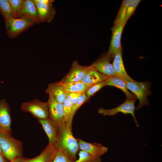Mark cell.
Wrapping results in <instances>:
<instances>
[{
	"instance_id": "cell-12",
	"label": "cell",
	"mask_w": 162,
	"mask_h": 162,
	"mask_svg": "<svg viewBox=\"0 0 162 162\" xmlns=\"http://www.w3.org/2000/svg\"><path fill=\"white\" fill-rule=\"evenodd\" d=\"M88 67L80 64L77 61H74L69 72L59 82L63 84L81 81Z\"/></svg>"
},
{
	"instance_id": "cell-10",
	"label": "cell",
	"mask_w": 162,
	"mask_h": 162,
	"mask_svg": "<svg viewBox=\"0 0 162 162\" xmlns=\"http://www.w3.org/2000/svg\"><path fill=\"white\" fill-rule=\"evenodd\" d=\"M57 149L54 145L48 144L40 154L32 158H18L14 162H52Z\"/></svg>"
},
{
	"instance_id": "cell-34",
	"label": "cell",
	"mask_w": 162,
	"mask_h": 162,
	"mask_svg": "<svg viewBox=\"0 0 162 162\" xmlns=\"http://www.w3.org/2000/svg\"><path fill=\"white\" fill-rule=\"evenodd\" d=\"M10 162H14L13 160H12Z\"/></svg>"
},
{
	"instance_id": "cell-4",
	"label": "cell",
	"mask_w": 162,
	"mask_h": 162,
	"mask_svg": "<svg viewBox=\"0 0 162 162\" xmlns=\"http://www.w3.org/2000/svg\"><path fill=\"white\" fill-rule=\"evenodd\" d=\"M4 20L7 28L8 35L9 37L13 38L17 37L36 23L32 19L24 17L15 18L8 16Z\"/></svg>"
},
{
	"instance_id": "cell-7",
	"label": "cell",
	"mask_w": 162,
	"mask_h": 162,
	"mask_svg": "<svg viewBox=\"0 0 162 162\" xmlns=\"http://www.w3.org/2000/svg\"><path fill=\"white\" fill-rule=\"evenodd\" d=\"M40 23H50L56 14L55 8L52 4L53 0H34Z\"/></svg>"
},
{
	"instance_id": "cell-8",
	"label": "cell",
	"mask_w": 162,
	"mask_h": 162,
	"mask_svg": "<svg viewBox=\"0 0 162 162\" xmlns=\"http://www.w3.org/2000/svg\"><path fill=\"white\" fill-rule=\"evenodd\" d=\"M108 51L103 53L101 56L91 65L100 73L109 77L119 78L114 69L112 64L110 63L112 59Z\"/></svg>"
},
{
	"instance_id": "cell-19",
	"label": "cell",
	"mask_w": 162,
	"mask_h": 162,
	"mask_svg": "<svg viewBox=\"0 0 162 162\" xmlns=\"http://www.w3.org/2000/svg\"><path fill=\"white\" fill-rule=\"evenodd\" d=\"M45 92L53 96L57 101L61 103H63L66 98V93L63 85L59 82L49 84Z\"/></svg>"
},
{
	"instance_id": "cell-21",
	"label": "cell",
	"mask_w": 162,
	"mask_h": 162,
	"mask_svg": "<svg viewBox=\"0 0 162 162\" xmlns=\"http://www.w3.org/2000/svg\"><path fill=\"white\" fill-rule=\"evenodd\" d=\"M62 84L65 93L68 92L85 93L90 87L81 81Z\"/></svg>"
},
{
	"instance_id": "cell-3",
	"label": "cell",
	"mask_w": 162,
	"mask_h": 162,
	"mask_svg": "<svg viewBox=\"0 0 162 162\" xmlns=\"http://www.w3.org/2000/svg\"><path fill=\"white\" fill-rule=\"evenodd\" d=\"M151 83L149 81L140 82L134 80L126 83L128 90L131 91L139 100V105L136 107L138 110L144 106L149 105L148 96L152 94L150 90Z\"/></svg>"
},
{
	"instance_id": "cell-13",
	"label": "cell",
	"mask_w": 162,
	"mask_h": 162,
	"mask_svg": "<svg viewBox=\"0 0 162 162\" xmlns=\"http://www.w3.org/2000/svg\"><path fill=\"white\" fill-rule=\"evenodd\" d=\"M77 140L80 150L86 152L95 157L101 158L108 151L107 147L100 143L87 142L80 138H78Z\"/></svg>"
},
{
	"instance_id": "cell-29",
	"label": "cell",
	"mask_w": 162,
	"mask_h": 162,
	"mask_svg": "<svg viewBox=\"0 0 162 162\" xmlns=\"http://www.w3.org/2000/svg\"><path fill=\"white\" fill-rule=\"evenodd\" d=\"M106 80L95 84L90 86L85 93L87 97L89 98L104 87L106 86Z\"/></svg>"
},
{
	"instance_id": "cell-31",
	"label": "cell",
	"mask_w": 162,
	"mask_h": 162,
	"mask_svg": "<svg viewBox=\"0 0 162 162\" xmlns=\"http://www.w3.org/2000/svg\"><path fill=\"white\" fill-rule=\"evenodd\" d=\"M82 94L80 92H67L66 93V97L74 105L77 102Z\"/></svg>"
},
{
	"instance_id": "cell-23",
	"label": "cell",
	"mask_w": 162,
	"mask_h": 162,
	"mask_svg": "<svg viewBox=\"0 0 162 162\" xmlns=\"http://www.w3.org/2000/svg\"><path fill=\"white\" fill-rule=\"evenodd\" d=\"M64 122L72 128V123L70 118L73 104L66 98L63 103Z\"/></svg>"
},
{
	"instance_id": "cell-5",
	"label": "cell",
	"mask_w": 162,
	"mask_h": 162,
	"mask_svg": "<svg viewBox=\"0 0 162 162\" xmlns=\"http://www.w3.org/2000/svg\"><path fill=\"white\" fill-rule=\"evenodd\" d=\"M137 99H126L119 106L110 109H105L100 108L98 109V112L103 116H113L119 112L125 115L130 114L133 118L136 127H139L140 124L136 118L134 114L135 111L136 110L135 104Z\"/></svg>"
},
{
	"instance_id": "cell-16",
	"label": "cell",
	"mask_w": 162,
	"mask_h": 162,
	"mask_svg": "<svg viewBox=\"0 0 162 162\" xmlns=\"http://www.w3.org/2000/svg\"><path fill=\"white\" fill-rule=\"evenodd\" d=\"M38 120L48 137V144L54 145L58 133V126L56 123L50 118Z\"/></svg>"
},
{
	"instance_id": "cell-25",
	"label": "cell",
	"mask_w": 162,
	"mask_h": 162,
	"mask_svg": "<svg viewBox=\"0 0 162 162\" xmlns=\"http://www.w3.org/2000/svg\"><path fill=\"white\" fill-rule=\"evenodd\" d=\"M141 1L140 0H131L128 4L123 23L125 25L128 20L134 14L135 10L140 3Z\"/></svg>"
},
{
	"instance_id": "cell-9",
	"label": "cell",
	"mask_w": 162,
	"mask_h": 162,
	"mask_svg": "<svg viewBox=\"0 0 162 162\" xmlns=\"http://www.w3.org/2000/svg\"><path fill=\"white\" fill-rule=\"evenodd\" d=\"M10 108L5 99L0 100V131L11 135Z\"/></svg>"
},
{
	"instance_id": "cell-2",
	"label": "cell",
	"mask_w": 162,
	"mask_h": 162,
	"mask_svg": "<svg viewBox=\"0 0 162 162\" xmlns=\"http://www.w3.org/2000/svg\"><path fill=\"white\" fill-rule=\"evenodd\" d=\"M0 145L2 153L8 161L22 157L23 143L11 135L0 131Z\"/></svg>"
},
{
	"instance_id": "cell-27",
	"label": "cell",
	"mask_w": 162,
	"mask_h": 162,
	"mask_svg": "<svg viewBox=\"0 0 162 162\" xmlns=\"http://www.w3.org/2000/svg\"><path fill=\"white\" fill-rule=\"evenodd\" d=\"M88 99L85 93H82L79 97L76 103L73 105L70 118V122L72 123L74 117L76 112L80 106L88 100Z\"/></svg>"
},
{
	"instance_id": "cell-33",
	"label": "cell",
	"mask_w": 162,
	"mask_h": 162,
	"mask_svg": "<svg viewBox=\"0 0 162 162\" xmlns=\"http://www.w3.org/2000/svg\"><path fill=\"white\" fill-rule=\"evenodd\" d=\"M0 154H3L2 151V149L0 145Z\"/></svg>"
},
{
	"instance_id": "cell-26",
	"label": "cell",
	"mask_w": 162,
	"mask_h": 162,
	"mask_svg": "<svg viewBox=\"0 0 162 162\" xmlns=\"http://www.w3.org/2000/svg\"><path fill=\"white\" fill-rule=\"evenodd\" d=\"M0 11L4 19L8 16L15 18L8 0H0Z\"/></svg>"
},
{
	"instance_id": "cell-30",
	"label": "cell",
	"mask_w": 162,
	"mask_h": 162,
	"mask_svg": "<svg viewBox=\"0 0 162 162\" xmlns=\"http://www.w3.org/2000/svg\"><path fill=\"white\" fill-rule=\"evenodd\" d=\"M62 152L57 151L52 162H74Z\"/></svg>"
},
{
	"instance_id": "cell-22",
	"label": "cell",
	"mask_w": 162,
	"mask_h": 162,
	"mask_svg": "<svg viewBox=\"0 0 162 162\" xmlns=\"http://www.w3.org/2000/svg\"><path fill=\"white\" fill-rule=\"evenodd\" d=\"M131 0H123L114 22L113 26H118L123 23L126 9Z\"/></svg>"
},
{
	"instance_id": "cell-14",
	"label": "cell",
	"mask_w": 162,
	"mask_h": 162,
	"mask_svg": "<svg viewBox=\"0 0 162 162\" xmlns=\"http://www.w3.org/2000/svg\"><path fill=\"white\" fill-rule=\"evenodd\" d=\"M122 55V46L116 53L112 64L114 70L118 77L127 83L134 80L129 76L125 70Z\"/></svg>"
},
{
	"instance_id": "cell-11",
	"label": "cell",
	"mask_w": 162,
	"mask_h": 162,
	"mask_svg": "<svg viewBox=\"0 0 162 162\" xmlns=\"http://www.w3.org/2000/svg\"><path fill=\"white\" fill-rule=\"evenodd\" d=\"M49 118L58 125L64 122L63 103L57 101L54 97L49 95L47 101Z\"/></svg>"
},
{
	"instance_id": "cell-28",
	"label": "cell",
	"mask_w": 162,
	"mask_h": 162,
	"mask_svg": "<svg viewBox=\"0 0 162 162\" xmlns=\"http://www.w3.org/2000/svg\"><path fill=\"white\" fill-rule=\"evenodd\" d=\"M24 0H8L15 18H18Z\"/></svg>"
},
{
	"instance_id": "cell-32",
	"label": "cell",
	"mask_w": 162,
	"mask_h": 162,
	"mask_svg": "<svg viewBox=\"0 0 162 162\" xmlns=\"http://www.w3.org/2000/svg\"><path fill=\"white\" fill-rule=\"evenodd\" d=\"M8 161L3 154H0V162H8Z\"/></svg>"
},
{
	"instance_id": "cell-15",
	"label": "cell",
	"mask_w": 162,
	"mask_h": 162,
	"mask_svg": "<svg viewBox=\"0 0 162 162\" xmlns=\"http://www.w3.org/2000/svg\"><path fill=\"white\" fill-rule=\"evenodd\" d=\"M125 26L122 23L117 26H113L111 28V39L108 51L112 59L113 58L116 53L122 46L121 36Z\"/></svg>"
},
{
	"instance_id": "cell-1",
	"label": "cell",
	"mask_w": 162,
	"mask_h": 162,
	"mask_svg": "<svg viewBox=\"0 0 162 162\" xmlns=\"http://www.w3.org/2000/svg\"><path fill=\"white\" fill-rule=\"evenodd\" d=\"M54 146L57 150L62 152L72 161L76 160L79 150L78 140L73 135L72 128L65 122L58 125Z\"/></svg>"
},
{
	"instance_id": "cell-6",
	"label": "cell",
	"mask_w": 162,
	"mask_h": 162,
	"mask_svg": "<svg viewBox=\"0 0 162 162\" xmlns=\"http://www.w3.org/2000/svg\"><path fill=\"white\" fill-rule=\"evenodd\" d=\"M20 107L23 112L30 113L37 119L49 118L47 102H42L38 98L22 103Z\"/></svg>"
},
{
	"instance_id": "cell-20",
	"label": "cell",
	"mask_w": 162,
	"mask_h": 162,
	"mask_svg": "<svg viewBox=\"0 0 162 162\" xmlns=\"http://www.w3.org/2000/svg\"><path fill=\"white\" fill-rule=\"evenodd\" d=\"M106 86L116 87L121 90L125 94L127 98H137L136 96L131 93L127 88L126 82L122 79L117 77H109L106 80Z\"/></svg>"
},
{
	"instance_id": "cell-18",
	"label": "cell",
	"mask_w": 162,
	"mask_h": 162,
	"mask_svg": "<svg viewBox=\"0 0 162 162\" xmlns=\"http://www.w3.org/2000/svg\"><path fill=\"white\" fill-rule=\"evenodd\" d=\"M22 17L32 19L36 23H40L34 0H24L18 18Z\"/></svg>"
},
{
	"instance_id": "cell-24",
	"label": "cell",
	"mask_w": 162,
	"mask_h": 162,
	"mask_svg": "<svg viewBox=\"0 0 162 162\" xmlns=\"http://www.w3.org/2000/svg\"><path fill=\"white\" fill-rule=\"evenodd\" d=\"M78 159L74 162H101V158H97L85 152L80 150Z\"/></svg>"
},
{
	"instance_id": "cell-17",
	"label": "cell",
	"mask_w": 162,
	"mask_h": 162,
	"mask_svg": "<svg viewBox=\"0 0 162 162\" xmlns=\"http://www.w3.org/2000/svg\"><path fill=\"white\" fill-rule=\"evenodd\" d=\"M109 77L100 73L91 65L88 68L81 81L91 86L95 84L107 80Z\"/></svg>"
}]
</instances>
